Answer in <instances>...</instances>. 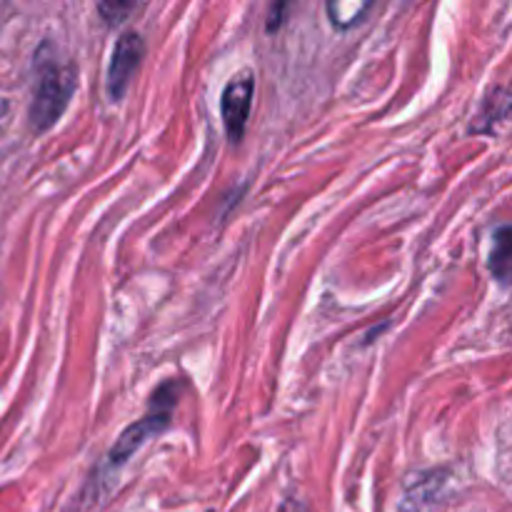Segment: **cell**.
Returning <instances> with one entry per match:
<instances>
[{
  "label": "cell",
  "mask_w": 512,
  "mask_h": 512,
  "mask_svg": "<svg viewBox=\"0 0 512 512\" xmlns=\"http://www.w3.org/2000/svg\"><path fill=\"white\" fill-rule=\"evenodd\" d=\"M368 8L370 3H365V0H333V3H328L330 23L340 30L353 28L368 13Z\"/></svg>",
  "instance_id": "5b68a950"
},
{
  "label": "cell",
  "mask_w": 512,
  "mask_h": 512,
  "mask_svg": "<svg viewBox=\"0 0 512 512\" xmlns=\"http://www.w3.org/2000/svg\"><path fill=\"white\" fill-rule=\"evenodd\" d=\"M143 38L138 33H125L120 35L118 43H115L113 58H110L108 68V95L113 100H120L128 90L130 80H133L135 70L140 68V60H143Z\"/></svg>",
  "instance_id": "277c9868"
},
{
  "label": "cell",
  "mask_w": 512,
  "mask_h": 512,
  "mask_svg": "<svg viewBox=\"0 0 512 512\" xmlns=\"http://www.w3.org/2000/svg\"><path fill=\"white\" fill-rule=\"evenodd\" d=\"M138 10L135 3H125V0H113V3H100L98 13L103 15L108 25H120Z\"/></svg>",
  "instance_id": "52a82bcc"
},
{
  "label": "cell",
  "mask_w": 512,
  "mask_h": 512,
  "mask_svg": "<svg viewBox=\"0 0 512 512\" xmlns=\"http://www.w3.org/2000/svg\"><path fill=\"white\" fill-rule=\"evenodd\" d=\"M255 93V78L250 73H240L238 78L230 80L220 98V110H223L225 133H228L230 143H238L243 138V130L248 125L250 103H253Z\"/></svg>",
  "instance_id": "3957f363"
},
{
  "label": "cell",
  "mask_w": 512,
  "mask_h": 512,
  "mask_svg": "<svg viewBox=\"0 0 512 512\" xmlns=\"http://www.w3.org/2000/svg\"><path fill=\"white\" fill-rule=\"evenodd\" d=\"M75 93V68L73 65L45 63L38 73L33 103H30V125L38 133H45L58 123L60 115L68 108Z\"/></svg>",
  "instance_id": "6da1fadb"
},
{
  "label": "cell",
  "mask_w": 512,
  "mask_h": 512,
  "mask_svg": "<svg viewBox=\"0 0 512 512\" xmlns=\"http://www.w3.org/2000/svg\"><path fill=\"white\" fill-rule=\"evenodd\" d=\"M173 405H175V388L173 383H168L155 393L153 405H150V413L145 415V418H140L135 425H130V428L120 435L118 443H115V448L110 450L108 455L110 465L128 463V458H133V455L138 453L148 440H153L155 435L163 433L170 423V408H173Z\"/></svg>",
  "instance_id": "7a4b0ae2"
},
{
  "label": "cell",
  "mask_w": 512,
  "mask_h": 512,
  "mask_svg": "<svg viewBox=\"0 0 512 512\" xmlns=\"http://www.w3.org/2000/svg\"><path fill=\"white\" fill-rule=\"evenodd\" d=\"M288 10V5H275L273 10H270V20H268V30H275L280 25V15Z\"/></svg>",
  "instance_id": "ba28073f"
},
{
  "label": "cell",
  "mask_w": 512,
  "mask_h": 512,
  "mask_svg": "<svg viewBox=\"0 0 512 512\" xmlns=\"http://www.w3.org/2000/svg\"><path fill=\"white\" fill-rule=\"evenodd\" d=\"M490 270L498 278L500 285H508L510 280V228L500 225L495 235V248L490 253Z\"/></svg>",
  "instance_id": "8992f818"
}]
</instances>
